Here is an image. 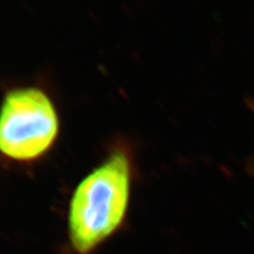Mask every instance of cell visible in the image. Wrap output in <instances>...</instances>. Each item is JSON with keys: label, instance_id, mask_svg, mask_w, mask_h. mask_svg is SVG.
I'll use <instances>...</instances> for the list:
<instances>
[{"label": "cell", "instance_id": "cell-1", "mask_svg": "<svg viewBox=\"0 0 254 254\" xmlns=\"http://www.w3.org/2000/svg\"><path fill=\"white\" fill-rule=\"evenodd\" d=\"M133 158L125 144L111 148L71 194L67 229L75 254H92L120 230L128 214Z\"/></svg>", "mask_w": 254, "mask_h": 254}, {"label": "cell", "instance_id": "cell-2", "mask_svg": "<svg viewBox=\"0 0 254 254\" xmlns=\"http://www.w3.org/2000/svg\"><path fill=\"white\" fill-rule=\"evenodd\" d=\"M61 118L50 94L38 86L6 91L0 104V156L18 164L42 160L57 144Z\"/></svg>", "mask_w": 254, "mask_h": 254}]
</instances>
